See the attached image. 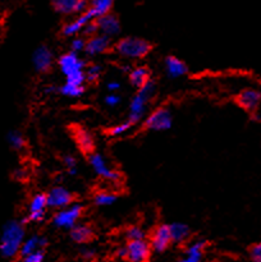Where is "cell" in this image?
I'll return each mask as SVG.
<instances>
[{"label": "cell", "mask_w": 261, "mask_h": 262, "mask_svg": "<svg viewBox=\"0 0 261 262\" xmlns=\"http://www.w3.org/2000/svg\"><path fill=\"white\" fill-rule=\"evenodd\" d=\"M25 223L10 220L3 227L0 235V255L4 258H13L19 255L20 247L25 242Z\"/></svg>", "instance_id": "obj_1"}, {"label": "cell", "mask_w": 261, "mask_h": 262, "mask_svg": "<svg viewBox=\"0 0 261 262\" xmlns=\"http://www.w3.org/2000/svg\"><path fill=\"white\" fill-rule=\"evenodd\" d=\"M156 82L154 79H148L141 89L137 90L135 96L130 99L129 114H128L127 122L132 125L138 124L145 118L147 105L156 95Z\"/></svg>", "instance_id": "obj_2"}, {"label": "cell", "mask_w": 261, "mask_h": 262, "mask_svg": "<svg viewBox=\"0 0 261 262\" xmlns=\"http://www.w3.org/2000/svg\"><path fill=\"white\" fill-rule=\"evenodd\" d=\"M58 67L63 76L66 77V82L77 84V86H84L86 76V61L72 51L63 54L58 59Z\"/></svg>", "instance_id": "obj_3"}, {"label": "cell", "mask_w": 261, "mask_h": 262, "mask_svg": "<svg viewBox=\"0 0 261 262\" xmlns=\"http://www.w3.org/2000/svg\"><path fill=\"white\" fill-rule=\"evenodd\" d=\"M114 48L120 56L127 59H142L153 50L150 41L142 37H136V36H127V37L120 38L115 43Z\"/></svg>", "instance_id": "obj_4"}, {"label": "cell", "mask_w": 261, "mask_h": 262, "mask_svg": "<svg viewBox=\"0 0 261 262\" xmlns=\"http://www.w3.org/2000/svg\"><path fill=\"white\" fill-rule=\"evenodd\" d=\"M173 127V114L168 107L160 106L151 112L143 120V128L153 132H164Z\"/></svg>", "instance_id": "obj_5"}, {"label": "cell", "mask_w": 261, "mask_h": 262, "mask_svg": "<svg viewBox=\"0 0 261 262\" xmlns=\"http://www.w3.org/2000/svg\"><path fill=\"white\" fill-rule=\"evenodd\" d=\"M82 214H83V206L81 204H72L67 209L56 211L51 222H53L54 227L58 229L71 230L74 225L78 224V220Z\"/></svg>", "instance_id": "obj_6"}, {"label": "cell", "mask_w": 261, "mask_h": 262, "mask_svg": "<svg viewBox=\"0 0 261 262\" xmlns=\"http://www.w3.org/2000/svg\"><path fill=\"white\" fill-rule=\"evenodd\" d=\"M89 163L91 165L92 170L95 171L97 177L105 179L109 182H118L120 181V173L115 169L110 168L107 161L105 160L104 156L100 152H92L89 156Z\"/></svg>", "instance_id": "obj_7"}, {"label": "cell", "mask_w": 261, "mask_h": 262, "mask_svg": "<svg viewBox=\"0 0 261 262\" xmlns=\"http://www.w3.org/2000/svg\"><path fill=\"white\" fill-rule=\"evenodd\" d=\"M48 207L55 210H63L73 204L74 196L68 188L63 186H55L46 193Z\"/></svg>", "instance_id": "obj_8"}, {"label": "cell", "mask_w": 261, "mask_h": 262, "mask_svg": "<svg viewBox=\"0 0 261 262\" xmlns=\"http://www.w3.org/2000/svg\"><path fill=\"white\" fill-rule=\"evenodd\" d=\"M124 247L127 251L125 260L129 262H147L153 251L150 243L146 242V239L132 241V242H128Z\"/></svg>", "instance_id": "obj_9"}, {"label": "cell", "mask_w": 261, "mask_h": 262, "mask_svg": "<svg viewBox=\"0 0 261 262\" xmlns=\"http://www.w3.org/2000/svg\"><path fill=\"white\" fill-rule=\"evenodd\" d=\"M33 68L40 73H46L51 69L54 64V54L50 48L46 45H40L35 49L32 54Z\"/></svg>", "instance_id": "obj_10"}, {"label": "cell", "mask_w": 261, "mask_h": 262, "mask_svg": "<svg viewBox=\"0 0 261 262\" xmlns=\"http://www.w3.org/2000/svg\"><path fill=\"white\" fill-rule=\"evenodd\" d=\"M171 243V235H170V228L169 224H161L154 230L153 235H151L150 246L153 251L155 252H164L168 250V247Z\"/></svg>", "instance_id": "obj_11"}, {"label": "cell", "mask_w": 261, "mask_h": 262, "mask_svg": "<svg viewBox=\"0 0 261 262\" xmlns=\"http://www.w3.org/2000/svg\"><path fill=\"white\" fill-rule=\"evenodd\" d=\"M235 102L246 112L255 113L260 106L261 92L255 89H246L238 94V96L235 97Z\"/></svg>", "instance_id": "obj_12"}, {"label": "cell", "mask_w": 261, "mask_h": 262, "mask_svg": "<svg viewBox=\"0 0 261 262\" xmlns=\"http://www.w3.org/2000/svg\"><path fill=\"white\" fill-rule=\"evenodd\" d=\"M46 209H48V200H46V194L45 193L35 194L30 202V214H28L27 219L23 220V223L42 222V220L45 219Z\"/></svg>", "instance_id": "obj_13"}, {"label": "cell", "mask_w": 261, "mask_h": 262, "mask_svg": "<svg viewBox=\"0 0 261 262\" xmlns=\"http://www.w3.org/2000/svg\"><path fill=\"white\" fill-rule=\"evenodd\" d=\"M87 2L84 0H56L53 2V7L55 12L60 13V14H83L87 9H89Z\"/></svg>", "instance_id": "obj_14"}, {"label": "cell", "mask_w": 261, "mask_h": 262, "mask_svg": "<svg viewBox=\"0 0 261 262\" xmlns=\"http://www.w3.org/2000/svg\"><path fill=\"white\" fill-rule=\"evenodd\" d=\"M112 46V41H110V37L107 36L99 35L94 36L91 38H87V45L84 53L89 56H99L101 54H105Z\"/></svg>", "instance_id": "obj_15"}, {"label": "cell", "mask_w": 261, "mask_h": 262, "mask_svg": "<svg viewBox=\"0 0 261 262\" xmlns=\"http://www.w3.org/2000/svg\"><path fill=\"white\" fill-rule=\"evenodd\" d=\"M97 26H99V33L107 36V37H114L120 32V20L113 13L104 15V17L96 19Z\"/></svg>", "instance_id": "obj_16"}, {"label": "cell", "mask_w": 261, "mask_h": 262, "mask_svg": "<svg viewBox=\"0 0 261 262\" xmlns=\"http://www.w3.org/2000/svg\"><path fill=\"white\" fill-rule=\"evenodd\" d=\"M164 69H165L166 76L171 79L181 78V77L186 76L188 73L187 64L182 59L173 55L166 56L165 60H164Z\"/></svg>", "instance_id": "obj_17"}, {"label": "cell", "mask_w": 261, "mask_h": 262, "mask_svg": "<svg viewBox=\"0 0 261 262\" xmlns=\"http://www.w3.org/2000/svg\"><path fill=\"white\" fill-rule=\"evenodd\" d=\"M90 22H92V18L87 14V12H84L83 14H79L78 17L74 18L71 22L66 23L61 28V33L67 37H76L78 33H81L83 31V28L89 25Z\"/></svg>", "instance_id": "obj_18"}, {"label": "cell", "mask_w": 261, "mask_h": 262, "mask_svg": "<svg viewBox=\"0 0 261 262\" xmlns=\"http://www.w3.org/2000/svg\"><path fill=\"white\" fill-rule=\"evenodd\" d=\"M73 137L76 140L77 146H78V148L82 152L90 154V155L94 152L95 141L89 130L82 127H76L73 129Z\"/></svg>", "instance_id": "obj_19"}, {"label": "cell", "mask_w": 261, "mask_h": 262, "mask_svg": "<svg viewBox=\"0 0 261 262\" xmlns=\"http://www.w3.org/2000/svg\"><path fill=\"white\" fill-rule=\"evenodd\" d=\"M48 243H49L48 238L42 237V235H37V234L31 235L30 238H27V239L23 242L22 247H20V251H19V256L22 258L27 257L28 255L36 252V251L44 250V248L48 246Z\"/></svg>", "instance_id": "obj_20"}, {"label": "cell", "mask_w": 261, "mask_h": 262, "mask_svg": "<svg viewBox=\"0 0 261 262\" xmlns=\"http://www.w3.org/2000/svg\"><path fill=\"white\" fill-rule=\"evenodd\" d=\"M95 233L90 225L87 224H76L71 230H69V237L73 242L78 243V245H86V243L91 242L94 238Z\"/></svg>", "instance_id": "obj_21"}, {"label": "cell", "mask_w": 261, "mask_h": 262, "mask_svg": "<svg viewBox=\"0 0 261 262\" xmlns=\"http://www.w3.org/2000/svg\"><path fill=\"white\" fill-rule=\"evenodd\" d=\"M206 247V242L202 239L194 241L187 246L184 251L183 257L178 262H201L202 256H204V250Z\"/></svg>", "instance_id": "obj_22"}, {"label": "cell", "mask_w": 261, "mask_h": 262, "mask_svg": "<svg viewBox=\"0 0 261 262\" xmlns=\"http://www.w3.org/2000/svg\"><path fill=\"white\" fill-rule=\"evenodd\" d=\"M113 5L114 4H113L112 0H94L89 5V9L86 12L92 18V20H96L99 18L112 13Z\"/></svg>", "instance_id": "obj_23"}, {"label": "cell", "mask_w": 261, "mask_h": 262, "mask_svg": "<svg viewBox=\"0 0 261 262\" xmlns=\"http://www.w3.org/2000/svg\"><path fill=\"white\" fill-rule=\"evenodd\" d=\"M169 228H170L171 243L181 245V243H184L186 241L189 239L191 229H189L188 225L184 224V223H171V224H169Z\"/></svg>", "instance_id": "obj_24"}, {"label": "cell", "mask_w": 261, "mask_h": 262, "mask_svg": "<svg viewBox=\"0 0 261 262\" xmlns=\"http://www.w3.org/2000/svg\"><path fill=\"white\" fill-rule=\"evenodd\" d=\"M150 78V69L146 68V67L140 66L132 68V71L129 72V81L132 86H135L136 89H141L146 82Z\"/></svg>", "instance_id": "obj_25"}, {"label": "cell", "mask_w": 261, "mask_h": 262, "mask_svg": "<svg viewBox=\"0 0 261 262\" xmlns=\"http://www.w3.org/2000/svg\"><path fill=\"white\" fill-rule=\"evenodd\" d=\"M118 200V196L109 191H99L94 194V204L99 207L112 206Z\"/></svg>", "instance_id": "obj_26"}, {"label": "cell", "mask_w": 261, "mask_h": 262, "mask_svg": "<svg viewBox=\"0 0 261 262\" xmlns=\"http://www.w3.org/2000/svg\"><path fill=\"white\" fill-rule=\"evenodd\" d=\"M58 92L63 96L76 99L84 94V86H77V84L69 83V82H64L60 87H58Z\"/></svg>", "instance_id": "obj_27"}, {"label": "cell", "mask_w": 261, "mask_h": 262, "mask_svg": "<svg viewBox=\"0 0 261 262\" xmlns=\"http://www.w3.org/2000/svg\"><path fill=\"white\" fill-rule=\"evenodd\" d=\"M8 142L12 146L14 150H22L26 146V140L23 137V135L18 130H12V132L8 133Z\"/></svg>", "instance_id": "obj_28"}, {"label": "cell", "mask_w": 261, "mask_h": 262, "mask_svg": "<svg viewBox=\"0 0 261 262\" xmlns=\"http://www.w3.org/2000/svg\"><path fill=\"white\" fill-rule=\"evenodd\" d=\"M101 73L102 67L100 66V64H91V66L87 67L86 71H84L86 79L89 82H91V83H95V82L99 81L100 77H101Z\"/></svg>", "instance_id": "obj_29"}, {"label": "cell", "mask_w": 261, "mask_h": 262, "mask_svg": "<svg viewBox=\"0 0 261 262\" xmlns=\"http://www.w3.org/2000/svg\"><path fill=\"white\" fill-rule=\"evenodd\" d=\"M125 238L128 242L132 241H145L146 239V232L141 227H129L125 230Z\"/></svg>", "instance_id": "obj_30"}, {"label": "cell", "mask_w": 261, "mask_h": 262, "mask_svg": "<svg viewBox=\"0 0 261 262\" xmlns=\"http://www.w3.org/2000/svg\"><path fill=\"white\" fill-rule=\"evenodd\" d=\"M132 127L133 125L130 124L129 122L119 123V124H117V125H114V127L110 128V129L107 130V135H109L110 137H120V136L125 135V133H127Z\"/></svg>", "instance_id": "obj_31"}, {"label": "cell", "mask_w": 261, "mask_h": 262, "mask_svg": "<svg viewBox=\"0 0 261 262\" xmlns=\"http://www.w3.org/2000/svg\"><path fill=\"white\" fill-rule=\"evenodd\" d=\"M63 164L64 166L67 168V173L69 174V176H76L77 173H78V165H77V159L74 158L73 155H66L63 158Z\"/></svg>", "instance_id": "obj_32"}, {"label": "cell", "mask_w": 261, "mask_h": 262, "mask_svg": "<svg viewBox=\"0 0 261 262\" xmlns=\"http://www.w3.org/2000/svg\"><path fill=\"white\" fill-rule=\"evenodd\" d=\"M86 37H83V36H76V37H73V40L71 41V51L79 55V53L86 50Z\"/></svg>", "instance_id": "obj_33"}, {"label": "cell", "mask_w": 261, "mask_h": 262, "mask_svg": "<svg viewBox=\"0 0 261 262\" xmlns=\"http://www.w3.org/2000/svg\"><path fill=\"white\" fill-rule=\"evenodd\" d=\"M82 33H83V37H84V36H87L89 38H91V37H94V36L99 35V26H97L96 20H92V22H90L89 25H87L86 27L83 28Z\"/></svg>", "instance_id": "obj_34"}, {"label": "cell", "mask_w": 261, "mask_h": 262, "mask_svg": "<svg viewBox=\"0 0 261 262\" xmlns=\"http://www.w3.org/2000/svg\"><path fill=\"white\" fill-rule=\"evenodd\" d=\"M250 257L252 262H261V242L255 243L250 248Z\"/></svg>", "instance_id": "obj_35"}, {"label": "cell", "mask_w": 261, "mask_h": 262, "mask_svg": "<svg viewBox=\"0 0 261 262\" xmlns=\"http://www.w3.org/2000/svg\"><path fill=\"white\" fill-rule=\"evenodd\" d=\"M22 260L23 262H44V260H45V253H44V250H38L28 255L27 257L22 258Z\"/></svg>", "instance_id": "obj_36"}, {"label": "cell", "mask_w": 261, "mask_h": 262, "mask_svg": "<svg viewBox=\"0 0 261 262\" xmlns=\"http://www.w3.org/2000/svg\"><path fill=\"white\" fill-rule=\"evenodd\" d=\"M105 104L110 107L118 106L120 104V97L115 94H109L105 96Z\"/></svg>", "instance_id": "obj_37"}, {"label": "cell", "mask_w": 261, "mask_h": 262, "mask_svg": "<svg viewBox=\"0 0 261 262\" xmlns=\"http://www.w3.org/2000/svg\"><path fill=\"white\" fill-rule=\"evenodd\" d=\"M79 255H81V257L84 258V260H92V258L95 257V255H96V252H95L94 248L91 247H82L81 250H79Z\"/></svg>", "instance_id": "obj_38"}, {"label": "cell", "mask_w": 261, "mask_h": 262, "mask_svg": "<svg viewBox=\"0 0 261 262\" xmlns=\"http://www.w3.org/2000/svg\"><path fill=\"white\" fill-rule=\"evenodd\" d=\"M106 89L109 90L110 92L118 91V90L120 89V83H119V82H118V81H110V82H107Z\"/></svg>", "instance_id": "obj_39"}, {"label": "cell", "mask_w": 261, "mask_h": 262, "mask_svg": "<svg viewBox=\"0 0 261 262\" xmlns=\"http://www.w3.org/2000/svg\"><path fill=\"white\" fill-rule=\"evenodd\" d=\"M14 177L17 179H22V178H25L26 177V171L23 170V169H17V170L14 171Z\"/></svg>", "instance_id": "obj_40"}, {"label": "cell", "mask_w": 261, "mask_h": 262, "mask_svg": "<svg viewBox=\"0 0 261 262\" xmlns=\"http://www.w3.org/2000/svg\"><path fill=\"white\" fill-rule=\"evenodd\" d=\"M117 255H118V257H120V258L127 257V251H125V247H120L119 250L117 251Z\"/></svg>", "instance_id": "obj_41"}, {"label": "cell", "mask_w": 261, "mask_h": 262, "mask_svg": "<svg viewBox=\"0 0 261 262\" xmlns=\"http://www.w3.org/2000/svg\"><path fill=\"white\" fill-rule=\"evenodd\" d=\"M58 91V89H56L55 86H48L45 89V94H54V92H56Z\"/></svg>", "instance_id": "obj_42"}, {"label": "cell", "mask_w": 261, "mask_h": 262, "mask_svg": "<svg viewBox=\"0 0 261 262\" xmlns=\"http://www.w3.org/2000/svg\"><path fill=\"white\" fill-rule=\"evenodd\" d=\"M15 262H23V260L22 261H15Z\"/></svg>", "instance_id": "obj_43"}]
</instances>
